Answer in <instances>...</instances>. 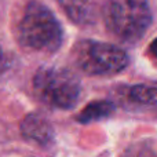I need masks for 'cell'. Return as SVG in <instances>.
<instances>
[{"instance_id":"9","label":"cell","mask_w":157,"mask_h":157,"mask_svg":"<svg viewBox=\"0 0 157 157\" xmlns=\"http://www.w3.org/2000/svg\"><path fill=\"white\" fill-rule=\"evenodd\" d=\"M120 157H157V149L149 142H135L130 145Z\"/></svg>"},{"instance_id":"6","label":"cell","mask_w":157,"mask_h":157,"mask_svg":"<svg viewBox=\"0 0 157 157\" xmlns=\"http://www.w3.org/2000/svg\"><path fill=\"white\" fill-rule=\"evenodd\" d=\"M21 134L26 141L39 145L41 147H48L54 142V128L50 120L39 112L28 113L19 125Z\"/></svg>"},{"instance_id":"7","label":"cell","mask_w":157,"mask_h":157,"mask_svg":"<svg viewBox=\"0 0 157 157\" xmlns=\"http://www.w3.org/2000/svg\"><path fill=\"white\" fill-rule=\"evenodd\" d=\"M63 13L78 26H91L97 24L99 10L95 0H57Z\"/></svg>"},{"instance_id":"10","label":"cell","mask_w":157,"mask_h":157,"mask_svg":"<svg viewBox=\"0 0 157 157\" xmlns=\"http://www.w3.org/2000/svg\"><path fill=\"white\" fill-rule=\"evenodd\" d=\"M149 51H150V54L155 55V57L157 58V39L153 41L152 44H150V50H149Z\"/></svg>"},{"instance_id":"11","label":"cell","mask_w":157,"mask_h":157,"mask_svg":"<svg viewBox=\"0 0 157 157\" xmlns=\"http://www.w3.org/2000/svg\"><path fill=\"white\" fill-rule=\"evenodd\" d=\"M0 62H2V48H0Z\"/></svg>"},{"instance_id":"2","label":"cell","mask_w":157,"mask_h":157,"mask_svg":"<svg viewBox=\"0 0 157 157\" xmlns=\"http://www.w3.org/2000/svg\"><path fill=\"white\" fill-rule=\"evenodd\" d=\"M106 29L125 44H135L152 25L149 0H106L102 10Z\"/></svg>"},{"instance_id":"1","label":"cell","mask_w":157,"mask_h":157,"mask_svg":"<svg viewBox=\"0 0 157 157\" xmlns=\"http://www.w3.org/2000/svg\"><path fill=\"white\" fill-rule=\"evenodd\" d=\"M17 33L24 48L44 54L57 52L63 41L61 22L47 6L37 0L25 6Z\"/></svg>"},{"instance_id":"3","label":"cell","mask_w":157,"mask_h":157,"mask_svg":"<svg viewBox=\"0 0 157 157\" xmlns=\"http://www.w3.org/2000/svg\"><path fill=\"white\" fill-rule=\"evenodd\" d=\"M32 83L37 99L52 109L69 110L80 99L81 81L71 69L57 66L40 68Z\"/></svg>"},{"instance_id":"5","label":"cell","mask_w":157,"mask_h":157,"mask_svg":"<svg viewBox=\"0 0 157 157\" xmlns=\"http://www.w3.org/2000/svg\"><path fill=\"white\" fill-rule=\"evenodd\" d=\"M116 97L124 109L147 110L157 108V87L135 84L117 88Z\"/></svg>"},{"instance_id":"4","label":"cell","mask_w":157,"mask_h":157,"mask_svg":"<svg viewBox=\"0 0 157 157\" xmlns=\"http://www.w3.org/2000/svg\"><path fill=\"white\" fill-rule=\"evenodd\" d=\"M72 61L87 76H113L127 68L128 54L116 44L80 40L72 50Z\"/></svg>"},{"instance_id":"8","label":"cell","mask_w":157,"mask_h":157,"mask_svg":"<svg viewBox=\"0 0 157 157\" xmlns=\"http://www.w3.org/2000/svg\"><path fill=\"white\" fill-rule=\"evenodd\" d=\"M116 110V105L110 101L99 99L90 102L83 110L76 116V121L80 124H90V123L102 120L105 117H109L110 114L114 113Z\"/></svg>"}]
</instances>
